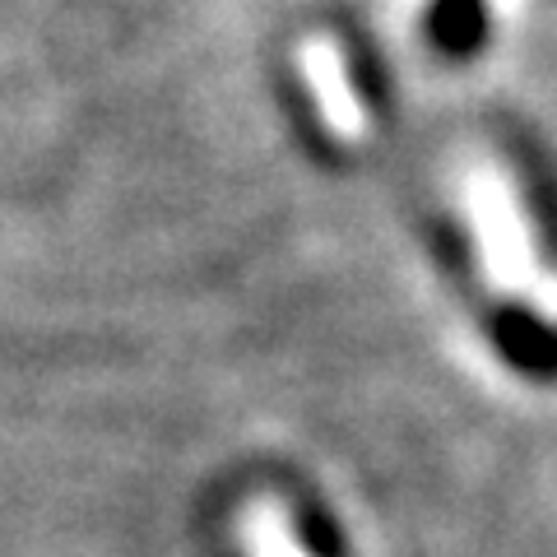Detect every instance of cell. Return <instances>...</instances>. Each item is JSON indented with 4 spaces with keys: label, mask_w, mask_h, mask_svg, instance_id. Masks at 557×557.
<instances>
[{
    "label": "cell",
    "mask_w": 557,
    "mask_h": 557,
    "mask_svg": "<svg viewBox=\"0 0 557 557\" xmlns=\"http://www.w3.org/2000/svg\"><path fill=\"white\" fill-rule=\"evenodd\" d=\"M487 339L511 372L544 381V386L557 381V325H548L539 311L520 302H497L487 311Z\"/></svg>",
    "instance_id": "obj_1"
},
{
    "label": "cell",
    "mask_w": 557,
    "mask_h": 557,
    "mask_svg": "<svg viewBox=\"0 0 557 557\" xmlns=\"http://www.w3.org/2000/svg\"><path fill=\"white\" fill-rule=\"evenodd\" d=\"M502 153H507V163L516 168V182H520V196H525V209L534 219L539 247H544L548 265L557 270V168L530 135H507L502 139Z\"/></svg>",
    "instance_id": "obj_2"
},
{
    "label": "cell",
    "mask_w": 557,
    "mask_h": 557,
    "mask_svg": "<svg viewBox=\"0 0 557 557\" xmlns=\"http://www.w3.org/2000/svg\"><path fill=\"white\" fill-rule=\"evenodd\" d=\"M428 42L450 61H469L487 42V5L483 0H432Z\"/></svg>",
    "instance_id": "obj_3"
},
{
    "label": "cell",
    "mask_w": 557,
    "mask_h": 557,
    "mask_svg": "<svg viewBox=\"0 0 557 557\" xmlns=\"http://www.w3.org/2000/svg\"><path fill=\"white\" fill-rule=\"evenodd\" d=\"M293 534H298L307 557H348V539L339 530V520L330 516L317 497L293 502Z\"/></svg>",
    "instance_id": "obj_4"
},
{
    "label": "cell",
    "mask_w": 557,
    "mask_h": 557,
    "mask_svg": "<svg viewBox=\"0 0 557 557\" xmlns=\"http://www.w3.org/2000/svg\"><path fill=\"white\" fill-rule=\"evenodd\" d=\"M214 557H242V548H233V544H228V548H219Z\"/></svg>",
    "instance_id": "obj_5"
}]
</instances>
